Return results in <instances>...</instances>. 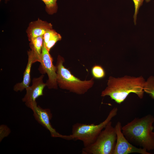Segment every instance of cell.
I'll return each instance as SVG.
<instances>
[{
    "mask_svg": "<svg viewBox=\"0 0 154 154\" xmlns=\"http://www.w3.org/2000/svg\"><path fill=\"white\" fill-rule=\"evenodd\" d=\"M154 117L148 114L136 117L122 127L125 137L131 143L147 151L154 150Z\"/></svg>",
    "mask_w": 154,
    "mask_h": 154,
    "instance_id": "6da1fadb",
    "label": "cell"
},
{
    "mask_svg": "<svg viewBox=\"0 0 154 154\" xmlns=\"http://www.w3.org/2000/svg\"><path fill=\"white\" fill-rule=\"evenodd\" d=\"M145 81L140 76L137 77L125 75L121 77H109L107 86L101 96H108L117 103L120 104L131 93L135 94L140 99L143 98V87Z\"/></svg>",
    "mask_w": 154,
    "mask_h": 154,
    "instance_id": "7a4b0ae2",
    "label": "cell"
},
{
    "mask_svg": "<svg viewBox=\"0 0 154 154\" xmlns=\"http://www.w3.org/2000/svg\"><path fill=\"white\" fill-rule=\"evenodd\" d=\"M117 107L113 108L105 120L98 125L79 123L74 124L72 126V134L70 135L71 140L81 141L84 147L92 144L107 124L117 115Z\"/></svg>",
    "mask_w": 154,
    "mask_h": 154,
    "instance_id": "3957f363",
    "label": "cell"
},
{
    "mask_svg": "<svg viewBox=\"0 0 154 154\" xmlns=\"http://www.w3.org/2000/svg\"><path fill=\"white\" fill-rule=\"evenodd\" d=\"M64 58L58 55L56 64L57 82L61 89L78 94L86 93L94 84V78L88 80L82 81L74 76L63 65Z\"/></svg>",
    "mask_w": 154,
    "mask_h": 154,
    "instance_id": "277c9868",
    "label": "cell"
},
{
    "mask_svg": "<svg viewBox=\"0 0 154 154\" xmlns=\"http://www.w3.org/2000/svg\"><path fill=\"white\" fill-rule=\"evenodd\" d=\"M117 140L115 127L110 121L100 132L95 141L82 150V154H114Z\"/></svg>",
    "mask_w": 154,
    "mask_h": 154,
    "instance_id": "5b68a950",
    "label": "cell"
},
{
    "mask_svg": "<svg viewBox=\"0 0 154 154\" xmlns=\"http://www.w3.org/2000/svg\"><path fill=\"white\" fill-rule=\"evenodd\" d=\"M122 125L118 121L115 127L117 134V140L114 154H128L138 153L141 154H150L146 149L138 148L131 143L126 139L122 131Z\"/></svg>",
    "mask_w": 154,
    "mask_h": 154,
    "instance_id": "8992f818",
    "label": "cell"
},
{
    "mask_svg": "<svg viewBox=\"0 0 154 154\" xmlns=\"http://www.w3.org/2000/svg\"><path fill=\"white\" fill-rule=\"evenodd\" d=\"M52 58L46 48L44 42L42 48L41 57L40 61L41 66L45 73H47L48 79L47 80L46 86L49 89H57L56 67L53 64Z\"/></svg>",
    "mask_w": 154,
    "mask_h": 154,
    "instance_id": "52a82bcc",
    "label": "cell"
},
{
    "mask_svg": "<svg viewBox=\"0 0 154 154\" xmlns=\"http://www.w3.org/2000/svg\"><path fill=\"white\" fill-rule=\"evenodd\" d=\"M32 110L35 120L39 123L49 131L52 137L60 138L68 140H71L70 135H63L60 134L52 127L50 122L52 115L50 109H43L37 105Z\"/></svg>",
    "mask_w": 154,
    "mask_h": 154,
    "instance_id": "ba28073f",
    "label": "cell"
},
{
    "mask_svg": "<svg viewBox=\"0 0 154 154\" xmlns=\"http://www.w3.org/2000/svg\"><path fill=\"white\" fill-rule=\"evenodd\" d=\"M43 75L32 80V84L26 89V94L22 99L26 106L31 110L37 105L36 99L43 95V90L46 86V83L43 82Z\"/></svg>",
    "mask_w": 154,
    "mask_h": 154,
    "instance_id": "9c48e42d",
    "label": "cell"
},
{
    "mask_svg": "<svg viewBox=\"0 0 154 154\" xmlns=\"http://www.w3.org/2000/svg\"><path fill=\"white\" fill-rule=\"evenodd\" d=\"M52 28V26L51 23L39 18L36 21L31 22L26 31L29 40L30 41L35 38L43 36L48 30Z\"/></svg>",
    "mask_w": 154,
    "mask_h": 154,
    "instance_id": "30bf717a",
    "label": "cell"
},
{
    "mask_svg": "<svg viewBox=\"0 0 154 154\" xmlns=\"http://www.w3.org/2000/svg\"><path fill=\"white\" fill-rule=\"evenodd\" d=\"M28 61L27 66L24 73L23 80L21 82L16 84L14 86V90L16 92L22 91L29 86L31 81L30 72L33 63H34V54L31 50L27 52Z\"/></svg>",
    "mask_w": 154,
    "mask_h": 154,
    "instance_id": "8fae6325",
    "label": "cell"
},
{
    "mask_svg": "<svg viewBox=\"0 0 154 154\" xmlns=\"http://www.w3.org/2000/svg\"><path fill=\"white\" fill-rule=\"evenodd\" d=\"M43 36L37 37L30 41L29 46L34 54V63L40 62L43 43Z\"/></svg>",
    "mask_w": 154,
    "mask_h": 154,
    "instance_id": "7c38bea8",
    "label": "cell"
},
{
    "mask_svg": "<svg viewBox=\"0 0 154 154\" xmlns=\"http://www.w3.org/2000/svg\"><path fill=\"white\" fill-rule=\"evenodd\" d=\"M144 92L154 99V76H150L145 81L143 87Z\"/></svg>",
    "mask_w": 154,
    "mask_h": 154,
    "instance_id": "4fadbf2b",
    "label": "cell"
},
{
    "mask_svg": "<svg viewBox=\"0 0 154 154\" xmlns=\"http://www.w3.org/2000/svg\"><path fill=\"white\" fill-rule=\"evenodd\" d=\"M45 5L46 12L50 15L56 13L58 9L57 0H41Z\"/></svg>",
    "mask_w": 154,
    "mask_h": 154,
    "instance_id": "5bb4252c",
    "label": "cell"
},
{
    "mask_svg": "<svg viewBox=\"0 0 154 154\" xmlns=\"http://www.w3.org/2000/svg\"><path fill=\"white\" fill-rule=\"evenodd\" d=\"M92 72L93 77L96 78L100 79L104 77L105 72L103 67L101 66L96 65L92 68Z\"/></svg>",
    "mask_w": 154,
    "mask_h": 154,
    "instance_id": "9a60e30c",
    "label": "cell"
},
{
    "mask_svg": "<svg viewBox=\"0 0 154 154\" xmlns=\"http://www.w3.org/2000/svg\"><path fill=\"white\" fill-rule=\"evenodd\" d=\"M62 38L61 35L57 32L49 40L48 42L45 45V46L48 51L58 41Z\"/></svg>",
    "mask_w": 154,
    "mask_h": 154,
    "instance_id": "2e32d148",
    "label": "cell"
},
{
    "mask_svg": "<svg viewBox=\"0 0 154 154\" xmlns=\"http://www.w3.org/2000/svg\"><path fill=\"white\" fill-rule=\"evenodd\" d=\"M134 6V12L133 15V22L135 25L137 24V14L140 7L143 5L144 0H132Z\"/></svg>",
    "mask_w": 154,
    "mask_h": 154,
    "instance_id": "e0dca14e",
    "label": "cell"
},
{
    "mask_svg": "<svg viewBox=\"0 0 154 154\" xmlns=\"http://www.w3.org/2000/svg\"><path fill=\"white\" fill-rule=\"evenodd\" d=\"M11 130L8 127L5 125L0 126V142L5 137L8 136L11 133Z\"/></svg>",
    "mask_w": 154,
    "mask_h": 154,
    "instance_id": "ac0fdd59",
    "label": "cell"
},
{
    "mask_svg": "<svg viewBox=\"0 0 154 154\" xmlns=\"http://www.w3.org/2000/svg\"><path fill=\"white\" fill-rule=\"evenodd\" d=\"M56 32L52 28L48 30L45 32L43 36V41L45 44L48 42L50 39Z\"/></svg>",
    "mask_w": 154,
    "mask_h": 154,
    "instance_id": "d6986e66",
    "label": "cell"
},
{
    "mask_svg": "<svg viewBox=\"0 0 154 154\" xmlns=\"http://www.w3.org/2000/svg\"><path fill=\"white\" fill-rule=\"evenodd\" d=\"M147 3L149 2L151 0H145Z\"/></svg>",
    "mask_w": 154,
    "mask_h": 154,
    "instance_id": "ffe728a7",
    "label": "cell"
},
{
    "mask_svg": "<svg viewBox=\"0 0 154 154\" xmlns=\"http://www.w3.org/2000/svg\"><path fill=\"white\" fill-rule=\"evenodd\" d=\"M1 0H0L1 1ZM9 0H5V3H6L8 1H9Z\"/></svg>",
    "mask_w": 154,
    "mask_h": 154,
    "instance_id": "44dd1931",
    "label": "cell"
}]
</instances>
